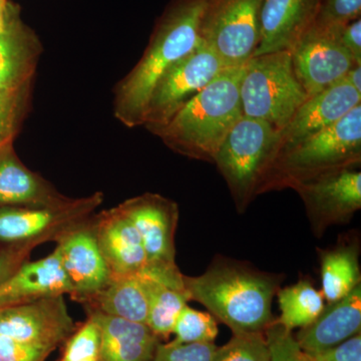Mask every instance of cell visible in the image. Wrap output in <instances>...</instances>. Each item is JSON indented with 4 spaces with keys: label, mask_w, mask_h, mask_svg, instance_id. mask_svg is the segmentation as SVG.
Instances as JSON below:
<instances>
[{
    "label": "cell",
    "mask_w": 361,
    "mask_h": 361,
    "mask_svg": "<svg viewBox=\"0 0 361 361\" xmlns=\"http://www.w3.org/2000/svg\"><path fill=\"white\" fill-rule=\"evenodd\" d=\"M218 332L217 320L212 314L186 305L176 320L172 341L180 344L214 343Z\"/></svg>",
    "instance_id": "83f0119b"
},
{
    "label": "cell",
    "mask_w": 361,
    "mask_h": 361,
    "mask_svg": "<svg viewBox=\"0 0 361 361\" xmlns=\"http://www.w3.org/2000/svg\"><path fill=\"white\" fill-rule=\"evenodd\" d=\"M51 351L0 336V361H44Z\"/></svg>",
    "instance_id": "836d02e7"
},
{
    "label": "cell",
    "mask_w": 361,
    "mask_h": 361,
    "mask_svg": "<svg viewBox=\"0 0 361 361\" xmlns=\"http://www.w3.org/2000/svg\"><path fill=\"white\" fill-rule=\"evenodd\" d=\"M360 14L361 0H319L317 13L311 27L339 30L360 18Z\"/></svg>",
    "instance_id": "4dcf8cb0"
},
{
    "label": "cell",
    "mask_w": 361,
    "mask_h": 361,
    "mask_svg": "<svg viewBox=\"0 0 361 361\" xmlns=\"http://www.w3.org/2000/svg\"><path fill=\"white\" fill-rule=\"evenodd\" d=\"M212 361H271L264 332L233 334L225 345L217 346Z\"/></svg>",
    "instance_id": "f1b7e54d"
},
{
    "label": "cell",
    "mask_w": 361,
    "mask_h": 361,
    "mask_svg": "<svg viewBox=\"0 0 361 361\" xmlns=\"http://www.w3.org/2000/svg\"><path fill=\"white\" fill-rule=\"evenodd\" d=\"M360 166L338 169L299 180L290 187L305 205L311 229L322 237L329 227L346 224L361 208Z\"/></svg>",
    "instance_id": "30bf717a"
},
{
    "label": "cell",
    "mask_w": 361,
    "mask_h": 361,
    "mask_svg": "<svg viewBox=\"0 0 361 361\" xmlns=\"http://www.w3.org/2000/svg\"><path fill=\"white\" fill-rule=\"evenodd\" d=\"M101 192L49 206L0 207V244H39L58 241L92 217L102 205Z\"/></svg>",
    "instance_id": "ba28073f"
},
{
    "label": "cell",
    "mask_w": 361,
    "mask_h": 361,
    "mask_svg": "<svg viewBox=\"0 0 361 361\" xmlns=\"http://www.w3.org/2000/svg\"><path fill=\"white\" fill-rule=\"evenodd\" d=\"M276 295L281 311L276 322L290 331L314 322L325 306L322 292L310 280H299L295 284L279 288Z\"/></svg>",
    "instance_id": "484cf974"
},
{
    "label": "cell",
    "mask_w": 361,
    "mask_h": 361,
    "mask_svg": "<svg viewBox=\"0 0 361 361\" xmlns=\"http://www.w3.org/2000/svg\"><path fill=\"white\" fill-rule=\"evenodd\" d=\"M245 65L221 71L154 135L172 151L214 163L226 135L243 116L240 87Z\"/></svg>",
    "instance_id": "3957f363"
},
{
    "label": "cell",
    "mask_w": 361,
    "mask_h": 361,
    "mask_svg": "<svg viewBox=\"0 0 361 361\" xmlns=\"http://www.w3.org/2000/svg\"><path fill=\"white\" fill-rule=\"evenodd\" d=\"M141 274L149 291L147 325L160 341H167L180 310L190 301L184 274L176 264H148Z\"/></svg>",
    "instance_id": "44dd1931"
},
{
    "label": "cell",
    "mask_w": 361,
    "mask_h": 361,
    "mask_svg": "<svg viewBox=\"0 0 361 361\" xmlns=\"http://www.w3.org/2000/svg\"><path fill=\"white\" fill-rule=\"evenodd\" d=\"M358 104L361 92L345 80L308 97L280 130L279 152L334 125Z\"/></svg>",
    "instance_id": "9a60e30c"
},
{
    "label": "cell",
    "mask_w": 361,
    "mask_h": 361,
    "mask_svg": "<svg viewBox=\"0 0 361 361\" xmlns=\"http://www.w3.org/2000/svg\"><path fill=\"white\" fill-rule=\"evenodd\" d=\"M68 199L23 165L13 144L0 148V207L56 205Z\"/></svg>",
    "instance_id": "603a6c76"
},
{
    "label": "cell",
    "mask_w": 361,
    "mask_h": 361,
    "mask_svg": "<svg viewBox=\"0 0 361 361\" xmlns=\"http://www.w3.org/2000/svg\"><path fill=\"white\" fill-rule=\"evenodd\" d=\"M308 99L297 80L289 51L252 56L240 87L242 113L281 130Z\"/></svg>",
    "instance_id": "8992f818"
},
{
    "label": "cell",
    "mask_w": 361,
    "mask_h": 361,
    "mask_svg": "<svg viewBox=\"0 0 361 361\" xmlns=\"http://www.w3.org/2000/svg\"><path fill=\"white\" fill-rule=\"evenodd\" d=\"M35 244H14L0 248V284L27 260Z\"/></svg>",
    "instance_id": "d590c367"
},
{
    "label": "cell",
    "mask_w": 361,
    "mask_h": 361,
    "mask_svg": "<svg viewBox=\"0 0 361 361\" xmlns=\"http://www.w3.org/2000/svg\"><path fill=\"white\" fill-rule=\"evenodd\" d=\"M263 0H210L200 28L202 44L228 68L245 65L260 42Z\"/></svg>",
    "instance_id": "52a82bcc"
},
{
    "label": "cell",
    "mask_w": 361,
    "mask_h": 361,
    "mask_svg": "<svg viewBox=\"0 0 361 361\" xmlns=\"http://www.w3.org/2000/svg\"><path fill=\"white\" fill-rule=\"evenodd\" d=\"M84 305L85 310L147 324L149 291L141 271L135 274L111 275L103 290Z\"/></svg>",
    "instance_id": "cb8c5ba5"
},
{
    "label": "cell",
    "mask_w": 361,
    "mask_h": 361,
    "mask_svg": "<svg viewBox=\"0 0 361 361\" xmlns=\"http://www.w3.org/2000/svg\"><path fill=\"white\" fill-rule=\"evenodd\" d=\"M322 292L327 303L336 302L361 284L360 249L341 244L330 250H318Z\"/></svg>",
    "instance_id": "d4e9b609"
},
{
    "label": "cell",
    "mask_w": 361,
    "mask_h": 361,
    "mask_svg": "<svg viewBox=\"0 0 361 361\" xmlns=\"http://www.w3.org/2000/svg\"><path fill=\"white\" fill-rule=\"evenodd\" d=\"M56 243L73 288L71 298L85 304L103 290L111 278L110 267L97 244L94 218L66 232Z\"/></svg>",
    "instance_id": "4fadbf2b"
},
{
    "label": "cell",
    "mask_w": 361,
    "mask_h": 361,
    "mask_svg": "<svg viewBox=\"0 0 361 361\" xmlns=\"http://www.w3.org/2000/svg\"><path fill=\"white\" fill-rule=\"evenodd\" d=\"M339 39L356 63L361 65V20L351 21L339 30Z\"/></svg>",
    "instance_id": "8d00e7d4"
},
{
    "label": "cell",
    "mask_w": 361,
    "mask_h": 361,
    "mask_svg": "<svg viewBox=\"0 0 361 361\" xmlns=\"http://www.w3.org/2000/svg\"><path fill=\"white\" fill-rule=\"evenodd\" d=\"M8 2L9 0H0V25H1L2 21L4 20Z\"/></svg>",
    "instance_id": "f35d334b"
},
{
    "label": "cell",
    "mask_w": 361,
    "mask_h": 361,
    "mask_svg": "<svg viewBox=\"0 0 361 361\" xmlns=\"http://www.w3.org/2000/svg\"><path fill=\"white\" fill-rule=\"evenodd\" d=\"M227 68L217 54L201 42L157 80L147 103L142 126L151 133L163 127L188 101Z\"/></svg>",
    "instance_id": "9c48e42d"
},
{
    "label": "cell",
    "mask_w": 361,
    "mask_h": 361,
    "mask_svg": "<svg viewBox=\"0 0 361 361\" xmlns=\"http://www.w3.org/2000/svg\"><path fill=\"white\" fill-rule=\"evenodd\" d=\"M101 334L92 317L80 329L75 330L66 341L65 353L61 361H99Z\"/></svg>",
    "instance_id": "f546056e"
},
{
    "label": "cell",
    "mask_w": 361,
    "mask_h": 361,
    "mask_svg": "<svg viewBox=\"0 0 361 361\" xmlns=\"http://www.w3.org/2000/svg\"><path fill=\"white\" fill-rule=\"evenodd\" d=\"M73 295L58 248L45 258L26 260L0 284V308L44 297Z\"/></svg>",
    "instance_id": "ac0fdd59"
},
{
    "label": "cell",
    "mask_w": 361,
    "mask_h": 361,
    "mask_svg": "<svg viewBox=\"0 0 361 361\" xmlns=\"http://www.w3.org/2000/svg\"><path fill=\"white\" fill-rule=\"evenodd\" d=\"M118 208L139 232L148 264H176L175 234L180 214L176 202L160 194L145 193Z\"/></svg>",
    "instance_id": "5bb4252c"
},
{
    "label": "cell",
    "mask_w": 361,
    "mask_h": 361,
    "mask_svg": "<svg viewBox=\"0 0 361 361\" xmlns=\"http://www.w3.org/2000/svg\"><path fill=\"white\" fill-rule=\"evenodd\" d=\"M215 343H160L153 361H212Z\"/></svg>",
    "instance_id": "d6a6232c"
},
{
    "label": "cell",
    "mask_w": 361,
    "mask_h": 361,
    "mask_svg": "<svg viewBox=\"0 0 361 361\" xmlns=\"http://www.w3.org/2000/svg\"><path fill=\"white\" fill-rule=\"evenodd\" d=\"M32 82L13 90H0V148L13 144L27 115Z\"/></svg>",
    "instance_id": "4316f807"
},
{
    "label": "cell",
    "mask_w": 361,
    "mask_h": 361,
    "mask_svg": "<svg viewBox=\"0 0 361 361\" xmlns=\"http://www.w3.org/2000/svg\"><path fill=\"white\" fill-rule=\"evenodd\" d=\"M63 295L0 308V336L54 351L75 332Z\"/></svg>",
    "instance_id": "8fae6325"
},
{
    "label": "cell",
    "mask_w": 361,
    "mask_h": 361,
    "mask_svg": "<svg viewBox=\"0 0 361 361\" xmlns=\"http://www.w3.org/2000/svg\"><path fill=\"white\" fill-rule=\"evenodd\" d=\"M190 300L203 304L233 334L264 332L274 322L272 301L281 278L253 266L216 258L199 276L184 275Z\"/></svg>",
    "instance_id": "7a4b0ae2"
},
{
    "label": "cell",
    "mask_w": 361,
    "mask_h": 361,
    "mask_svg": "<svg viewBox=\"0 0 361 361\" xmlns=\"http://www.w3.org/2000/svg\"><path fill=\"white\" fill-rule=\"evenodd\" d=\"M279 149V130L245 116L226 135L214 163L227 183L239 213L245 212L261 194Z\"/></svg>",
    "instance_id": "5b68a950"
},
{
    "label": "cell",
    "mask_w": 361,
    "mask_h": 361,
    "mask_svg": "<svg viewBox=\"0 0 361 361\" xmlns=\"http://www.w3.org/2000/svg\"><path fill=\"white\" fill-rule=\"evenodd\" d=\"M319 0H263L260 42L253 56L289 51L314 23Z\"/></svg>",
    "instance_id": "e0dca14e"
},
{
    "label": "cell",
    "mask_w": 361,
    "mask_h": 361,
    "mask_svg": "<svg viewBox=\"0 0 361 361\" xmlns=\"http://www.w3.org/2000/svg\"><path fill=\"white\" fill-rule=\"evenodd\" d=\"M361 329V284L336 302L327 303L314 322L299 330L295 339L307 355L334 348Z\"/></svg>",
    "instance_id": "ffe728a7"
},
{
    "label": "cell",
    "mask_w": 361,
    "mask_h": 361,
    "mask_svg": "<svg viewBox=\"0 0 361 361\" xmlns=\"http://www.w3.org/2000/svg\"><path fill=\"white\" fill-rule=\"evenodd\" d=\"M270 349L271 361H310L297 343L293 331L274 320L264 331Z\"/></svg>",
    "instance_id": "1f68e13d"
},
{
    "label": "cell",
    "mask_w": 361,
    "mask_h": 361,
    "mask_svg": "<svg viewBox=\"0 0 361 361\" xmlns=\"http://www.w3.org/2000/svg\"><path fill=\"white\" fill-rule=\"evenodd\" d=\"M361 163V104L334 125L278 153L261 194Z\"/></svg>",
    "instance_id": "277c9868"
},
{
    "label": "cell",
    "mask_w": 361,
    "mask_h": 361,
    "mask_svg": "<svg viewBox=\"0 0 361 361\" xmlns=\"http://www.w3.org/2000/svg\"><path fill=\"white\" fill-rule=\"evenodd\" d=\"M42 45L23 23L20 7L9 1L0 25V90L33 82Z\"/></svg>",
    "instance_id": "2e32d148"
},
{
    "label": "cell",
    "mask_w": 361,
    "mask_h": 361,
    "mask_svg": "<svg viewBox=\"0 0 361 361\" xmlns=\"http://www.w3.org/2000/svg\"><path fill=\"white\" fill-rule=\"evenodd\" d=\"M343 80L361 92V65L353 66L346 73Z\"/></svg>",
    "instance_id": "74e56055"
},
{
    "label": "cell",
    "mask_w": 361,
    "mask_h": 361,
    "mask_svg": "<svg viewBox=\"0 0 361 361\" xmlns=\"http://www.w3.org/2000/svg\"><path fill=\"white\" fill-rule=\"evenodd\" d=\"M210 0H172L137 65L116 85L114 115L128 128L142 126L149 94L161 75L201 44L202 18Z\"/></svg>",
    "instance_id": "6da1fadb"
},
{
    "label": "cell",
    "mask_w": 361,
    "mask_h": 361,
    "mask_svg": "<svg viewBox=\"0 0 361 361\" xmlns=\"http://www.w3.org/2000/svg\"><path fill=\"white\" fill-rule=\"evenodd\" d=\"M101 334L99 361H153L160 338L144 323L87 310Z\"/></svg>",
    "instance_id": "7402d4cb"
},
{
    "label": "cell",
    "mask_w": 361,
    "mask_h": 361,
    "mask_svg": "<svg viewBox=\"0 0 361 361\" xmlns=\"http://www.w3.org/2000/svg\"><path fill=\"white\" fill-rule=\"evenodd\" d=\"M307 356L310 361H361L360 334H355L334 348Z\"/></svg>",
    "instance_id": "e575fe53"
},
{
    "label": "cell",
    "mask_w": 361,
    "mask_h": 361,
    "mask_svg": "<svg viewBox=\"0 0 361 361\" xmlns=\"http://www.w3.org/2000/svg\"><path fill=\"white\" fill-rule=\"evenodd\" d=\"M94 229L111 275L135 274L148 265L139 232L118 207L96 216Z\"/></svg>",
    "instance_id": "d6986e66"
},
{
    "label": "cell",
    "mask_w": 361,
    "mask_h": 361,
    "mask_svg": "<svg viewBox=\"0 0 361 361\" xmlns=\"http://www.w3.org/2000/svg\"><path fill=\"white\" fill-rule=\"evenodd\" d=\"M339 30L311 27L290 51L294 73L308 97L338 84L358 65L341 44Z\"/></svg>",
    "instance_id": "7c38bea8"
}]
</instances>
